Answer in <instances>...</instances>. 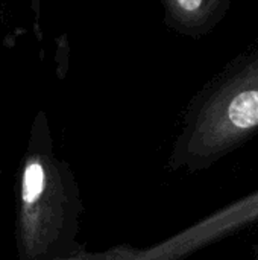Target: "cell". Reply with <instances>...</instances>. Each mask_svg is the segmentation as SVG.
I'll return each instance as SVG.
<instances>
[{"instance_id": "1", "label": "cell", "mask_w": 258, "mask_h": 260, "mask_svg": "<svg viewBox=\"0 0 258 260\" xmlns=\"http://www.w3.org/2000/svg\"><path fill=\"white\" fill-rule=\"evenodd\" d=\"M258 134V47L234 59L198 98L173 149L172 169L211 168Z\"/></svg>"}, {"instance_id": "2", "label": "cell", "mask_w": 258, "mask_h": 260, "mask_svg": "<svg viewBox=\"0 0 258 260\" xmlns=\"http://www.w3.org/2000/svg\"><path fill=\"white\" fill-rule=\"evenodd\" d=\"M82 201L73 175L44 154L26 157L18 178L14 238L18 260H58L78 241Z\"/></svg>"}, {"instance_id": "3", "label": "cell", "mask_w": 258, "mask_h": 260, "mask_svg": "<svg viewBox=\"0 0 258 260\" xmlns=\"http://www.w3.org/2000/svg\"><path fill=\"white\" fill-rule=\"evenodd\" d=\"M236 0H166L172 23L190 37L211 32Z\"/></svg>"}, {"instance_id": "4", "label": "cell", "mask_w": 258, "mask_h": 260, "mask_svg": "<svg viewBox=\"0 0 258 260\" xmlns=\"http://www.w3.org/2000/svg\"><path fill=\"white\" fill-rule=\"evenodd\" d=\"M184 238L176 236L173 241L164 242L161 247L140 250L131 247H116L102 253H88L87 250H81L68 257L58 260H173L178 257V251H184Z\"/></svg>"}, {"instance_id": "5", "label": "cell", "mask_w": 258, "mask_h": 260, "mask_svg": "<svg viewBox=\"0 0 258 260\" xmlns=\"http://www.w3.org/2000/svg\"><path fill=\"white\" fill-rule=\"evenodd\" d=\"M251 253H252V259L258 260V244H254V245H252Z\"/></svg>"}]
</instances>
